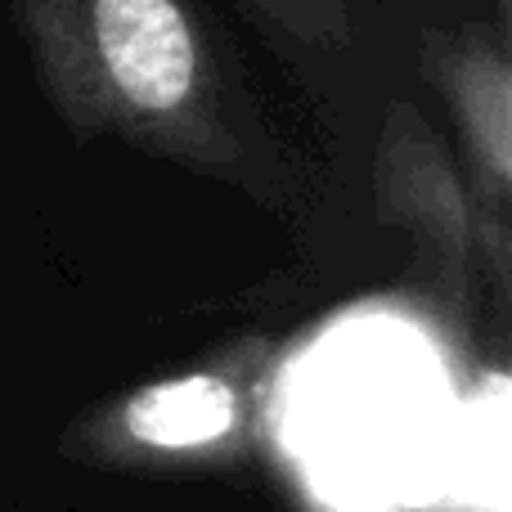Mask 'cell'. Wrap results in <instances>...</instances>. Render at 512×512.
<instances>
[{"mask_svg": "<svg viewBox=\"0 0 512 512\" xmlns=\"http://www.w3.org/2000/svg\"><path fill=\"white\" fill-rule=\"evenodd\" d=\"M23 14L72 113L225 167L221 81L180 0H23Z\"/></svg>", "mask_w": 512, "mask_h": 512, "instance_id": "1", "label": "cell"}, {"mask_svg": "<svg viewBox=\"0 0 512 512\" xmlns=\"http://www.w3.org/2000/svg\"><path fill=\"white\" fill-rule=\"evenodd\" d=\"M445 86L459 108V126L468 135V149L481 167L490 198L504 207L508 180H512V77L504 50L490 45L486 36L459 45L454 59L445 63Z\"/></svg>", "mask_w": 512, "mask_h": 512, "instance_id": "2", "label": "cell"}, {"mask_svg": "<svg viewBox=\"0 0 512 512\" xmlns=\"http://www.w3.org/2000/svg\"><path fill=\"white\" fill-rule=\"evenodd\" d=\"M234 427V391L216 378H176L126 405V432L153 450L212 445Z\"/></svg>", "mask_w": 512, "mask_h": 512, "instance_id": "3", "label": "cell"}, {"mask_svg": "<svg viewBox=\"0 0 512 512\" xmlns=\"http://www.w3.org/2000/svg\"><path fill=\"white\" fill-rule=\"evenodd\" d=\"M288 32H306L319 41H342L346 36V9L342 0H261Z\"/></svg>", "mask_w": 512, "mask_h": 512, "instance_id": "4", "label": "cell"}]
</instances>
